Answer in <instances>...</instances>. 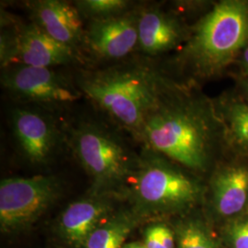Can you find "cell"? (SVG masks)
Returning <instances> with one entry per match:
<instances>
[{
  "instance_id": "cell-1",
  "label": "cell",
  "mask_w": 248,
  "mask_h": 248,
  "mask_svg": "<svg viewBox=\"0 0 248 248\" xmlns=\"http://www.w3.org/2000/svg\"><path fill=\"white\" fill-rule=\"evenodd\" d=\"M74 79L83 97L138 142L148 116L181 84L144 56L78 68Z\"/></svg>"
},
{
  "instance_id": "cell-2",
  "label": "cell",
  "mask_w": 248,
  "mask_h": 248,
  "mask_svg": "<svg viewBox=\"0 0 248 248\" xmlns=\"http://www.w3.org/2000/svg\"><path fill=\"white\" fill-rule=\"evenodd\" d=\"M220 129L214 105L180 85L148 116L137 142L181 167L203 172Z\"/></svg>"
},
{
  "instance_id": "cell-3",
  "label": "cell",
  "mask_w": 248,
  "mask_h": 248,
  "mask_svg": "<svg viewBox=\"0 0 248 248\" xmlns=\"http://www.w3.org/2000/svg\"><path fill=\"white\" fill-rule=\"evenodd\" d=\"M248 45V1L223 0L190 28L177 65L193 78L218 76Z\"/></svg>"
},
{
  "instance_id": "cell-4",
  "label": "cell",
  "mask_w": 248,
  "mask_h": 248,
  "mask_svg": "<svg viewBox=\"0 0 248 248\" xmlns=\"http://www.w3.org/2000/svg\"><path fill=\"white\" fill-rule=\"evenodd\" d=\"M203 186L179 165L142 146L133 177L122 194L142 219L181 213L199 203Z\"/></svg>"
},
{
  "instance_id": "cell-5",
  "label": "cell",
  "mask_w": 248,
  "mask_h": 248,
  "mask_svg": "<svg viewBox=\"0 0 248 248\" xmlns=\"http://www.w3.org/2000/svg\"><path fill=\"white\" fill-rule=\"evenodd\" d=\"M64 128L71 148L93 184L90 191L122 197L137 168L135 154L121 133L95 120H81Z\"/></svg>"
},
{
  "instance_id": "cell-6",
  "label": "cell",
  "mask_w": 248,
  "mask_h": 248,
  "mask_svg": "<svg viewBox=\"0 0 248 248\" xmlns=\"http://www.w3.org/2000/svg\"><path fill=\"white\" fill-rule=\"evenodd\" d=\"M1 69L14 64L57 68L86 61L79 51L60 44L32 21L1 19Z\"/></svg>"
},
{
  "instance_id": "cell-7",
  "label": "cell",
  "mask_w": 248,
  "mask_h": 248,
  "mask_svg": "<svg viewBox=\"0 0 248 248\" xmlns=\"http://www.w3.org/2000/svg\"><path fill=\"white\" fill-rule=\"evenodd\" d=\"M1 85L19 103L51 112L70 107L83 97L74 78L56 68L9 65L2 69Z\"/></svg>"
},
{
  "instance_id": "cell-8",
  "label": "cell",
  "mask_w": 248,
  "mask_h": 248,
  "mask_svg": "<svg viewBox=\"0 0 248 248\" xmlns=\"http://www.w3.org/2000/svg\"><path fill=\"white\" fill-rule=\"evenodd\" d=\"M53 176L9 177L0 183V227L5 232L25 229L37 221L61 195Z\"/></svg>"
},
{
  "instance_id": "cell-9",
  "label": "cell",
  "mask_w": 248,
  "mask_h": 248,
  "mask_svg": "<svg viewBox=\"0 0 248 248\" xmlns=\"http://www.w3.org/2000/svg\"><path fill=\"white\" fill-rule=\"evenodd\" d=\"M137 50L136 6L116 17L89 21L85 29L81 53L86 61L114 63L132 57Z\"/></svg>"
},
{
  "instance_id": "cell-10",
  "label": "cell",
  "mask_w": 248,
  "mask_h": 248,
  "mask_svg": "<svg viewBox=\"0 0 248 248\" xmlns=\"http://www.w3.org/2000/svg\"><path fill=\"white\" fill-rule=\"evenodd\" d=\"M11 129L22 155L32 164L47 163L65 143L64 128L51 111L37 107L23 106L11 112Z\"/></svg>"
},
{
  "instance_id": "cell-11",
  "label": "cell",
  "mask_w": 248,
  "mask_h": 248,
  "mask_svg": "<svg viewBox=\"0 0 248 248\" xmlns=\"http://www.w3.org/2000/svg\"><path fill=\"white\" fill-rule=\"evenodd\" d=\"M120 199L114 193L90 191L62 211L56 222L57 233L70 248H84L91 233L117 211Z\"/></svg>"
},
{
  "instance_id": "cell-12",
  "label": "cell",
  "mask_w": 248,
  "mask_h": 248,
  "mask_svg": "<svg viewBox=\"0 0 248 248\" xmlns=\"http://www.w3.org/2000/svg\"><path fill=\"white\" fill-rule=\"evenodd\" d=\"M137 9L138 50L141 56L155 57L181 48L189 35L182 19L158 5H140Z\"/></svg>"
},
{
  "instance_id": "cell-13",
  "label": "cell",
  "mask_w": 248,
  "mask_h": 248,
  "mask_svg": "<svg viewBox=\"0 0 248 248\" xmlns=\"http://www.w3.org/2000/svg\"><path fill=\"white\" fill-rule=\"evenodd\" d=\"M25 6L31 21L48 35L81 53L85 28L75 4L62 0H36L26 2Z\"/></svg>"
},
{
  "instance_id": "cell-14",
  "label": "cell",
  "mask_w": 248,
  "mask_h": 248,
  "mask_svg": "<svg viewBox=\"0 0 248 248\" xmlns=\"http://www.w3.org/2000/svg\"><path fill=\"white\" fill-rule=\"evenodd\" d=\"M216 213L228 221L248 213V168L230 165L217 170L211 181Z\"/></svg>"
},
{
  "instance_id": "cell-15",
  "label": "cell",
  "mask_w": 248,
  "mask_h": 248,
  "mask_svg": "<svg viewBox=\"0 0 248 248\" xmlns=\"http://www.w3.org/2000/svg\"><path fill=\"white\" fill-rule=\"evenodd\" d=\"M141 220L131 207L117 210L91 233L83 248H123Z\"/></svg>"
},
{
  "instance_id": "cell-16",
  "label": "cell",
  "mask_w": 248,
  "mask_h": 248,
  "mask_svg": "<svg viewBox=\"0 0 248 248\" xmlns=\"http://www.w3.org/2000/svg\"><path fill=\"white\" fill-rule=\"evenodd\" d=\"M214 108L225 140L235 150L248 153V101L226 99Z\"/></svg>"
},
{
  "instance_id": "cell-17",
  "label": "cell",
  "mask_w": 248,
  "mask_h": 248,
  "mask_svg": "<svg viewBox=\"0 0 248 248\" xmlns=\"http://www.w3.org/2000/svg\"><path fill=\"white\" fill-rule=\"evenodd\" d=\"M175 235L177 248H221L200 220L188 219L179 222Z\"/></svg>"
},
{
  "instance_id": "cell-18",
  "label": "cell",
  "mask_w": 248,
  "mask_h": 248,
  "mask_svg": "<svg viewBox=\"0 0 248 248\" xmlns=\"http://www.w3.org/2000/svg\"><path fill=\"white\" fill-rule=\"evenodd\" d=\"M82 18L100 20L122 15L134 7L127 0H79L75 2Z\"/></svg>"
},
{
  "instance_id": "cell-19",
  "label": "cell",
  "mask_w": 248,
  "mask_h": 248,
  "mask_svg": "<svg viewBox=\"0 0 248 248\" xmlns=\"http://www.w3.org/2000/svg\"><path fill=\"white\" fill-rule=\"evenodd\" d=\"M146 248H177L175 232L163 222H153L143 232Z\"/></svg>"
},
{
  "instance_id": "cell-20",
  "label": "cell",
  "mask_w": 248,
  "mask_h": 248,
  "mask_svg": "<svg viewBox=\"0 0 248 248\" xmlns=\"http://www.w3.org/2000/svg\"><path fill=\"white\" fill-rule=\"evenodd\" d=\"M222 236L228 248H248V213L227 221Z\"/></svg>"
},
{
  "instance_id": "cell-21",
  "label": "cell",
  "mask_w": 248,
  "mask_h": 248,
  "mask_svg": "<svg viewBox=\"0 0 248 248\" xmlns=\"http://www.w3.org/2000/svg\"><path fill=\"white\" fill-rule=\"evenodd\" d=\"M238 58H240V62H241L243 71L245 72L246 76L248 77V45L243 50Z\"/></svg>"
},
{
  "instance_id": "cell-22",
  "label": "cell",
  "mask_w": 248,
  "mask_h": 248,
  "mask_svg": "<svg viewBox=\"0 0 248 248\" xmlns=\"http://www.w3.org/2000/svg\"><path fill=\"white\" fill-rule=\"evenodd\" d=\"M123 248H146L143 243L141 242H133L129 244H125Z\"/></svg>"
},
{
  "instance_id": "cell-23",
  "label": "cell",
  "mask_w": 248,
  "mask_h": 248,
  "mask_svg": "<svg viewBox=\"0 0 248 248\" xmlns=\"http://www.w3.org/2000/svg\"><path fill=\"white\" fill-rule=\"evenodd\" d=\"M242 87L248 98V77H246V78L242 81Z\"/></svg>"
}]
</instances>
